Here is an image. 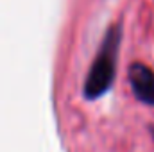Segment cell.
Masks as SVG:
<instances>
[{
  "label": "cell",
  "mask_w": 154,
  "mask_h": 152,
  "mask_svg": "<svg viewBox=\"0 0 154 152\" xmlns=\"http://www.w3.org/2000/svg\"><path fill=\"white\" fill-rule=\"evenodd\" d=\"M120 27L113 25L104 41L100 45V50L95 56V61L88 72L86 82H84V97L88 100H95L102 97L113 84L116 72V56H118V45H120Z\"/></svg>",
  "instance_id": "1"
},
{
  "label": "cell",
  "mask_w": 154,
  "mask_h": 152,
  "mask_svg": "<svg viewBox=\"0 0 154 152\" xmlns=\"http://www.w3.org/2000/svg\"><path fill=\"white\" fill-rule=\"evenodd\" d=\"M129 84L131 90L134 93V97L147 104V106H154V70L149 68L143 63H133L129 66Z\"/></svg>",
  "instance_id": "2"
},
{
  "label": "cell",
  "mask_w": 154,
  "mask_h": 152,
  "mask_svg": "<svg viewBox=\"0 0 154 152\" xmlns=\"http://www.w3.org/2000/svg\"><path fill=\"white\" fill-rule=\"evenodd\" d=\"M151 134H152V138H154V125H151Z\"/></svg>",
  "instance_id": "3"
}]
</instances>
